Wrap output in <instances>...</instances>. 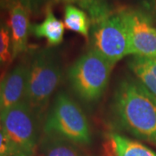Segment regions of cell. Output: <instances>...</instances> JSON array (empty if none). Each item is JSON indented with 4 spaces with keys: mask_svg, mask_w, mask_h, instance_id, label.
Returning <instances> with one entry per match:
<instances>
[{
    "mask_svg": "<svg viewBox=\"0 0 156 156\" xmlns=\"http://www.w3.org/2000/svg\"><path fill=\"white\" fill-rule=\"evenodd\" d=\"M112 109L120 128L156 146V96L139 81L125 78L120 82Z\"/></svg>",
    "mask_w": 156,
    "mask_h": 156,
    "instance_id": "cell-1",
    "label": "cell"
},
{
    "mask_svg": "<svg viewBox=\"0 0 156 156\" xmlns=\"http://www.w3.org/2000/svg\"><path fill=\"white\" fill-rule=\"evenodd\" d=\"M61 64L55 50L44 48L37 50L29 65L28 82L24 100L41 116L49 100L60 83Z\"/></svg>",
    "mask_w": 156,
    "mask_h": 156,
    "instance_id": "cell-2",
    "label": "cell"
},
{
    "mask_svg": "<svg viewBox=\"0 0 156 156\" xmlns=\"http://www.w3.org/2000/svg\"><path fill=\"white\" fill-rule=\"evenodd\" d=\"M115 64L94 50L80 56L68 71L75 93L87 102L99 100L106 89Z\"/></svg>",
    "mask_w": 156,
    "mask_h": 156,
    "instance_id": "cell-3",
    "label": "cell"
},
{
    "mask_svg": "<svg viewBox=\"0 0 156 156\" xmlns=\"http://www.w3.org/2000/svg\"><path fill=\"white\" fill-rule=\"evenodd\" d=\"M44 132L74 143L91 142L89 124L83 109L64 92L57 94L54 100L45 122Z\"/></svg>",
    "mask_w": 156,
    "mask_h": 156,
    "instance_id": "cell-4",
    "label": "cell"
},
{
    "mask_svg": "<svg viewBox=\"0 0 156 156\" xmlns=\"http://www.w3.org/2000/svg\"><path fill=\"white\" fill-rule=\"evenodd\" d=\"M91 49L114 64L128 55V32L120 9L91 20Z\"/></svg>",
    "mask_w": 156,
    "mask_h": 156,
    "instance_id": "cell-5",
    "label": "cell"
},
{
    "mask_svg": "<svg viewBox=\"0 0 156 156\" xmlns=\"http://www.w3.org/2000/svg\"><path fill=\"white\" fill-rule=\"evenodd\" d=\"M38 115L25 100L2 110L0 122L16 151L30 154L38 138Z\"/></svg>",
    "mask_w": 156,
    "mask_h": 156,
    "instance_id": "cell-6",
    "label": "cell"
},
{
    "mask_svg": "<svg viewBox=\"0 0 156 156\" xmlns=\"http://www.w3.org/2000/svg\"><path fill=\"white\" fill-rule=\"evenodd\" d=\"M128 32V55L156 58V29L143 10L120 9Z\"/></svg>",
    "mask_w": 156,
    "mask_h": 156,
    "instance_id": "cell-7",
    "label": "cell"
},
{
    "mask_svg": "<svg viewBox=\"0 0 156 156\" xmlns=\"http://www.w3.org/2000/svg\"><path fill=\"white\" fill-rule=\"evenodd\" d=\"M29 12L28 9L20 3H14L9 8V18L6 23L11 32L13 59L27 50L28 35L30 27Z\"/></svg>",
    "mask_w": 156,
    "mask_h": 156,
    "instance_id": "cell-8",
    "label": "cell"
},
{
    "mask_svg": "<svg viewBox=\"0 0 156 156\" xmlns=\"http://www.w3.org/2000/svg\"><path fill=\"white\" fill-rule=\"evenodd\" d=\"M29 66L18 64L1 80V111L24 100Z\"/></svg>",
    "mask_w": 156,
    "mask_h": 156,
    "instance_id": "cell-9",
    "label": "cell"
},
{
    "mask_svg": "<svg viewBox=\"0 0 156 156\" xmlns=\"http://www.w3.org/2000/svg\"><path fill=\"white\" fill-rule=\"evenodd\" d=\"M104 149L106 156H156L147 146L118 134L108 135Z\"/></svg>",
    "mask_w": 156,
    "mask_h": 156,
    "instance_id": "cell-10",
    "label": "cell"
},
{
    "mask_svg": "<svg viewBox=\"0 0 156 156\" xmlns=\"http://www.w3.org/2000/svg\"><path fill=\"white\" fill-rule=\"evenodd\" d=\"M64 30V23L54 15L51 5H47L44 21L41 23L31 24L30 32L37 38L46 39L50 46H57L63 40Z\"/></svg>",
    "mask_w": 156,
    "mask_h": 156,
    "instance_id": "cell-11",
    "label": "cell"
},
{
    "mask_svg": "<svg viewBox=\"0 0 156 156\" xmlns=\"http://www.w3.org/2000/svg\"><path fill=\"white\" fill-rule=\"evenodd\" d=\"M128 66L140 83L156 96V58L134 56Z\"/></svg>",
    "mask_w": 156,
    "mask_h": 156,
    "instance_id": "cell-12",
    "label": "cell"
},
{
    "mask_svg": "<svg viewBox=\"0 0 156 156\" xmlns=\"http://www.w3.org/2000/svg\"><path fill=\"white\" fill-rule=\"evenodd\" d=\"M63 23L68 30L82 35L87 40L89 38L91 20L83 9L71 4L65 5Z\"/></svg>",
    "mask_w": 156,
    "mask_h": 156,
    "instance_id": "cell-13",
    "label": "cell"
},
{
    "mask_svg": "<svg viewBox=\"0 0 156 156\" xmlns=\"http://www.w3.org/2000/svg\"><path fill=\"white\" fill-rule=\"evenodd\" d=\"M44 152L45 156H83L74 142L52 134L44 140Z\"/></svg>",
    "mask_w": 156,
    "mask_h": 156,
    "instance_id": "cell-14",
    "label": "cell"
},
{
    "mask_svg": "<svg viewBox=\"0 0 156 156\" xmlns=\"http://www.w3.org/2000/svg\"><path fill=\"white\" fill-rule=\"evenodd\" d=\"M12 60L10 29L7 23L0 20V65L9 64Z\"/></svg>",
    "mask_w": 156,
    "mask_h": 156,
    "instance_id": "cell-15",
    "label": "cell"
},
{
    "mask_svg": "<svg viewBox=\"0 0 156 156\" xmlns=\"http://www.w3.org/2000/svg\"><path fill=\"white\" fill-rule=\"evenodd\" d=\"M16 151L0 124V156H13Z\"/></svg>",
    "mask_w": 156,
    "mask_h": 156,
    "instance_id": "cell-16",
    "label": "cell"
},
{
    "mask_svg": "<svg viewBox=\"0 0 156 156\" xmlns=\"http://www.w3.org/2000/svg\"><path fill=\"white\" fill-rule=\"evenodd\" d=\"M67 4H76L83 10L87 11L88 13L92 11L95 8L101 5L104 0H59Z\"/></svg>",
    "mask_w": 156,
    "mask_h": 156,
    "instance_id": "cell-17",
    "label": "cell"
},
{
    "mask_svg": "<svg viewBox=\"0 0 156 156\" xmlns=\"http://www.w3.org/2000/svg\"><path fill=\"white\" fill-rule=\"evenodd\" d=\"M12 3H20L30 11H37L43 5L44 0H10Z\"/></svg>",
    "mask_w": 156,
    "mask_h": 156,
    "instance_id": "cell-18",
    "label": "cell"
},
{
    "mask_svg": "<svg viewBox=\"0 0 156 156\" xmlns=\"http://www.w3.org/2000/svg\"><path fill=\"white\" fill-rule=\"evenodd\" d=\"M143 11H146L153 20H156V0H142Z\"/></svg>",
    "mask_w": 156,
    "mask_h": 156,
    "instance_id": "cell-19",
    "label": "cell"
},
{
    "mask_svg": "<svg viewBox=\"0 0 156 156\" xmlns=\"http://www.w3.org/2000/svg\"><path fill=\"white\" fill-rule=\"evenodd\" d=\"M13 156H30L29 154H26L24 153H22V152H18L17 154H15Z\"/></svg>",
    "mask_w": 156,
    "mask_h": 156,
    "instance_id": "cell-20",
    "label": "cell"
},
{
    "mask_svg": "<svg viewBox=\"0 0 156 156\" xmlns=\"http://www.w3.org/2000/svg\"><path fill=\"white\" fill-rule=\"evenodd\" d=\"M0 113H1V81H0Z\"/></svg>",
    "mask_w": 156,
    "mask_h": 156,
    "instance_id": "cell-21",
    "label": "cell"
}]
</instances>
